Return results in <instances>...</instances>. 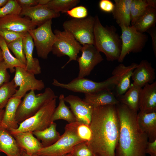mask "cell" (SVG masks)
Instances as JSON below:
<instances>
[{
	"label": "cell",
	"mask_w": 156,
	"mask_h": 156,
	"mask_svg": "<svg viewBox=\"0 0 156 156\" xmlns=\"http://www.w3.org/2000/svg\"><path fill=\"white\" fill-rule=\"evenodd\" d=\"M52 20L28 31L33 39L38 56L44 59L48 58L56 39L52 29Z\"/></svg>",
	"instance_id": "cell-11"
},
{
	"label": "cell",
	"mask_w": 156,
	"mask_h": 156,
	"mask_svg": "<svg viewBox=\"0 0 156 156\" xmlns=\"http://www.w3.org/2000/svg\"><path fill=\"white\" fill-rule=\"evenodd\" d=\"M123 71L121 68H115L112 71L111 77L101 82L94 81L84 77H77L67 83L60 82L54 79L52 84L55 86L84 94L92 93L104 90H111L115 88Z\"/></svg>",
	"instance_id": "cell-4"
},
{
	"label": "cell",
	"mask_w": 156,
	"mask_h": 156,
	"mask_svg": "<svg viewBox=\"0 0 156 156\" xmlns=\"http://www.w3.org/2000/svg\"><path fill=\"white\" fill-rule=\"evenodd\" d=\"M23 43L26 61V70L34 75L41 73V68L39 61L37 58L33 57L34 44L32 37L28 32L23 37Z\"/></svg>",
	"instance_id": "cell-20"
},
{
	"label": "cell",
	"mask_w": 156,
	"mask_h": 156,
	"mask_svg": "<svg viewBox=\"0 0 156 156\" xmlns=\"http://www.w3.org/2000/svg\"><path fill=\"white\" fill-rule=\"evenodd\" d=\"M84 94L83 101L93 107L116 105L120 103L115 94L110 90H104L92 93Z\"/></svg>",
	"instance_id": "cell-24"
},
{
	"label": "cell",
	"mask_w": 156,
	"mask_h": 156,
	"mask_svg": "<svg viewBox=\"0 0 156 156\" xmlns=\"http://www.w3.org/2000/svg\"><path fill=\"white\" fill-rule=\"evenodd\" d=\"M95 22V17L89 16L84 18L66 21L63 26L64 30L70 34L80 44L94 45Z\"/></svg>",
	"instance_id": "cell-8"
},
{
	"label": "cell",
	"mask_w": 156,
	"mask_h": 156,
	"mask_svg": "<svg viewBox=\"0 0 156 156\" xmlns=\"http://www.w3.org/2000/svg\"><path fill=\"white\" fill-rule=\"evenodd\" d=\"M77 122L76 130L78 136L84 142H89L91 140L92 135V131L89 125Z\"/></svg>",
	"instance_id": "cell-37"
},
{
	"label": "cell",
	"mask_w": 156,
	"mask_h": 156,
	"mask_svg": "<svg viewBox=\"0 0 156 156\" xmlns=\"http://www.w3.org/2000/svg\"><path fill=\"white\" fill-rule=\"evenodd\" d=\"M148 6L147 0H132L130 6L131 24L133 26Z\"/></svg>",
	"instance_id": "cell-34"
},
{
	"label": "cell",
	"mask_w": 156,
	"mask_h": 156,
	"mask_svg": "<svg viewBox=\"0 0 156 156\" xmlns=\"http://www.w3.org/2000/svg\"><path fill=\"white\" fill-rule=\"evenodd\" d=\"M50 0H37L38 5H47Z\"/></svg>",
	"instance_id": "cell-47"
},
{
	"label": "cell",
	"mask_w": 156,
	"mask_h": 156,
	"mask_svg": "<svg viewBox=\"0 0 156 156\" xmlns=\"http://www.w3.org/2000/svg\"><path fill=\"white\" fill-rule=\"evenodd\" d=\"M54 33L56 36L51 52L57 57L65 55L69 58L67 62L62 67L64 68L70 62L76 61L78 54L81 51L82 46L69 33L56 29Z\"/></svg>",
	"instance_id": "cell-9"
},
{
	"label": "cell",
	"mask_w": 156,
	"mask_h": 156,
	"mask_svg": "<svg viewBox=\"0 0 156 156\" xmlns=\"http://www.w3.org/2000/svg\"><path fill=\"white\" fill-rule=\"evenodd\" d=\"M23 97L16 115V120L18 124L33 116L45 104L57 96L50 88L48 87L43 93L37 94L34 90H31Z\"/></svg>",
	"instance_id": "cell-5"
},
{
	"label": "cell",
	"mask_w": 156,
	"mask_h": 156,
	"mask_svg": "<svg viewBox=\"0 0 156 156\" xmlns=\"http://www.w3.org/2000/svg\"><path fill=\"white\" fill-rule=\"evenodd\" d=\"M20 15L29 17L33 23L38 27L50 19L59 17L60 14L49 9L45 5H37L22 8Z\"/></svg>",
	"instance_id": "cell-15"
},
{
	"label": "cell",
	"mask_w": 156,
	"mask_h": 156,
	"mask_svg": "<svg viewBox=\"0 0 156 156\" xmlns=\"http://www.w3.org/2000/svg\"><path fill=\"white\" fill-rule=\"evenodd\" d=\"M76 121L67 124L64 133L52 145L42 148L36 155L39 156H64L71 153L77 144L84 142L78 136L76 132Z\"/></svg>",
	"instance_id": "cell-6"
},
{
	"label": "cell",
	"mask_w": 156,
	"mask_h": 156,
	"mask_svg": "<svg viewBox=\"0 0 156 156\" xmlns=\"http://www.w3.org/2000/svg\"><path fill=\"white\" fill-rule=\"evenodd\" d=\"M137 121L140 130L147 136L148 142L156 140V112L137 113Z\"/></svg>",
	"instance_id": "cell-21"
},
{
	"label": "cell",
	"mask_w": 156,
	"mask_h": 156,
	"mask_svg": "<svg viewBox=\"0 0 156 156\" xmlns=\"http://www.w3.org/2000/svg\"><path fill=\"white\" fill-rule=\"evenodd\" d=\"M3 61L1 50L0 47V62Z\"/></svg>",
	"instance_id": "cell-50"
},
{
	"label": "cell",
	"mask_w": 156,
	"mask_h": 156,
	"mask_svg": "<svg viewBox=\"0 0 156 156\" xmlns=\"http://www.w3.org/2000/svg\"><path fill=\"white\" fill-rule=\"evenodd\" d=\"M8 0H0V8L4 5Z\"/></svg>",
	"instance_id": "cell-49"
},
{
	"label": "cell",
	"mask_w": 156,
	"mask_h": 156,
	"mask_svg": "<svg viewBox=\"0 0 156 156\" xmlns=\"http://www.w3.org/2000/svg\"><path fill=\"white\" fill-rule=\"evenodd\" d=\"M36 27L30 19L20 15L11 14L0 18V29L26 33Z\"/></svg>",
	"instance_id": "cell-16"
},
{
	"label": "cell",
	"mask_w": 156,
	"mask_h": 156,
	"mask_svg": "<svg viewBox=\"0 0 156 156\" xmlns=\"http://www.w3.org/2000/svg\"><path fill=\"white\" fill-rule=\"evenodd\" d=\"M64 100L70 105L76 122L89 125L92 118L93 107L77 96L69 95L65 97Z\"/></svg>",
	"instance_id": "cell-14"
},
{
	"label": "cell",
	"mask_w": 156,
	"mask_h": 156,
	"mask_svg": "<svg viewBox=\"0 0 156 156\" xmlns=\"http://www.w3.org/2000/svg\"><path fill=\"white\" fill-rule=\"evenodd\" d=\"M11 133L19 146L31 156L36 155L43 148L41 142L34 136L32 132H20Z\"/></svg>",
	"instance_id": "cell-19"
},
{
	"label": "cell",
	"mask_w": 156,
	"mask_h": 156,
	"mask_svg": "<svg viewBox=\"0 0 156 156\" xmlns=\"http://www.w3.org/2000/svg\"><path fill=\"white\" fill-rule=\"evenodd\" d=\"M99 5L102 11L107 13H112L114 7V4L109 0H101Z\"/></svg>",
	"instance_id": "cell-42"
},
{
	"label": "cell",
	"mask_w": 156,
	"mask_h": 156,
	"mask_svg": "<svg viewBox=\"0 0 156 156\" xmlns=\"http://www.w3.org/2000/svg\"><path fill=\"white\" fill-rule=\"evenodd\" d=\"M0 156H1V155H0Z\"/></svg>",
	"instance_id": "cell-53"
},
{
	"label": "cell",
	"mask_w": 156,
	"mask_h": 156,
	"mask_svg": "<svg viewBox=\"0 0 156 156\" xmlns=\"http://www.w3.org/2000/svg\"><path fill=\"white\" fill-rule=\"evenodd\" d=\"M23 150L8 130L0 127V152L7 156H22Z\"/></svg>",
	"instance_id": "cell-22"
},
{
	"label": "cell",
	"mask_w": 156,
	"mask_h": 156,
	"mask_svg": "<svg viewBox=\"0 0 156 156\" xmlns=\"http://www.w3.org/2000/svg\"><path fill=\"white\" fill-rule=\"evenodd\" d=\"M56 124L53 122L43 130L33 132L37 139L41 141L43 148L52 145L60 138L61 135L56 130Z\"/></svg>",
	"instance_id": "cell-27"
},
{
	"label": "cell",
	"mask_w": 156,
	"mask_h": 156,
	"mask_svg": "<svg viewBox=\"0 0 156 156\" xmlns=\"http://www.w3.org/2000/svg\"><path fill=\"white\" fill-rule=\"evenodd\" d=\"M25 33L4 29H0V36L4 39L7 44L17 39L23 38Z\"/></svg>",
	"instance_id": "cell-39"
},
{
	"label": "cell",
	"mask_w": 156,
	"mask_h": 156,
	"mask_svg": "<svg viewBox=\"0 0 156 156\" xmlns=\"http://www.w3.org/2000/svg\"><path fill=\"white\" fill-rule=\"evenodd\" d=\"M4 62H0V87L5 83L10 81V75Z\"/></svg>",
	"instance_id": "cell-41"
},
{
	"label": "cell",
	"mask_w": 156,
	"mask_h": 156,
	"mask_svg": "<svg viewBox=\"0 0 156 156\" xmlns=\"http://www.w3.org/2000/svg\"><path fill=\"white\" fill-rule=\"evenodd\" d=\"M80 1L79 0H50L44 5L47 8L57 12L65 13L67 11L75 7Z\"/></svg>",
	"instance_id": "cell-32"
},
{
	"label": "cell",
	"mask_w": 156,
	"mask_h": 156,
	"mask_svg": "<svg viewBox=\"0 0 156 156\" xmlns=\"http://www.w3.org/2000/svg\"><path fill=\"white\" fill-rule=\"evenodd\" d=\"M81 51V55L78 57L77 60L79 65L78 78L88 76L94 67L103 60L100 52L93 45H83Z\"/></svg>",
	"instance_id": "cell-13"
},
{
	"label": "cell",
	"mask_w": 156,
	"mask_h": 156,
	"mask_svg": "<svg viewBox=\"0 0 156 156\" xmlns=\"http://www.w3.org/2000/svg\"><path fill=\"white\" fill-rule=\"evenodd\" d=\"M132 0H114L112 12L114 18L120 27L130 26V6Z\"/></svg>",
	"instance_id": "cell-25"
},
{
	"label": "cell",
	"mask_w": 156,
	"mask_h": 156,
	"mask_svg": "<svg viewBox=\"0 0 156 156\" xmlns=\"http://www.w3.org/2000/svg\"><path fill=\"white\" fill-rule=\"evenodd\" d=\"M21 99L13 96L9 100L4 109L1 126L10 131L17 129L19 126L16 120V115Z\"/></svg>",
	"instance_id": "cell-23"
},
{
	"label": "cell",
	"mask_w": 156,
	"mask_h": 156,
	"mask_svg": "<svg viewBox=\"0 0 156 156\" xmlns=\"http://www.w3.org/2000/svg\"><path fill=\"white\" fill-rule=\"evenodd\" d=\"M146 153L149 154L151 156H156V140L152 142H148Z\"/></svg>",
	"instance_id": "cell-44"
},
{
	"label": "cell",
	"mask_w": 156,
	"mask_h": 156,
	"mask_svg": "<svg viewBox=\"0 0 156 156\" xmlns=\"http://www.w3.org/2000/svg\"><path fill=\"white\" fill-rule=\"evenodd\" d=\"M141 88L131 84L127 91L119 97L120 103L125 105L133 111L137 112L139 110V94Z\"/></svg>",
	"instance_id": "cell-28"
},
{
	"label": "cell",
	"mask_w": 156,
	"mask_h": 156,
	"mask_svg": "<svg viewBox=\"0 0 156 156\" xmlns=\"http://www.w3.org/2000/svg\"><path fill=\"white\" fill-rule=\"evenodd\" d=\"M56 98L45 104L35 114L19 124L18 128L11 133L42 131L53 122L52 116L56 108Z\"/></svg>",
	"instance_id": "cell-7"
},
{
	"label": "cell",
	"mask_w": 156,
	"mask_h": 156,
	"mask_svg": "<svg viewBox=\"0 0 156 156\" xmlns=\"http://www.w3.org/2000/svg\"><path fill=\"white\" fill-rule=\"evenodd\" d=\"M22 156H31V155L27 154L24 151H23Z\"/></svg>",
	"instance_id": "cell-51"
},
{
	"label": "cell",
	"mask_w": 156,
	"mask_h": 156,
	"mask_svg": "<svg viewBox=\"0 0 156 156\" xmlns=\"http://www.w3.org/2000/svg\"><path fill=\"white\" fill-rule=\"evenodd\" d=\"M0 47L2 51L3 61L8 69H9L11 73L15 72L16 67H19L26 68V65L21 62L11 54L7 44L1 36Z\"/></svg>",
	"instance_id": "cell-31"
},
{
	"label": "cell",
	"mask_w": 156,
	"mask_h": 156,
	"mask_svg": "<svg viewBox=\"0 0 156 156\" xmlns=\"http://www.w3.org/2000/svg\"><path fill=\"white\" fill-rule=\"evenodd\" d=\"M156 22V8L148 6L132 26L138 31L144 33L155 27Z\"/></svg>",
	"instance_id": "cell-26"
},
{
	"label": "cell",
	"mask_w": 156,
	"mask_h": 156,
	"mask_svg": "<svg viewBox=\"0 0 156 156\" xmlns=\"http://www.w3.org/2000/svg\"><path fill=\"white\" fill-rule=\"evenodd\" d=\"M94 46L105 55L109 61L118 60L121 49V40L113 25L104 26L97 15L95 16Z\"/></svg>",
	"instance_id": "cell-3"
},
{
	"label": "cell",
	"mask_w": 156,
	"mask_h": 156,
	"mask_svg": "<svg viewBox=\"0 0 156 156\" xmlns=\"http://www.w3.org/2000/svg\"><path fill=\"white\" fill-rule=\"evenodd\" d=\"M17 87L13 79L0 87V109L5 107L9 100L15 93Z\"/></svg>",
	"instance_id": "cell-33"
},
{
	"label": "cell",
	"mask_w": 156,
	"mask_h": 156,
	"mask_svg": "<svg viewBox=\"0 0 156 156\" xmlns=\"http://www.w3.org/2000/svg\"><path fill=\"white\" fill-rule=\"evenodd\" d=\"M21 9L16 0H8L4 5L0 8V18L11 14L20 15Z\"/></svg>",
	"instance_id": "cell-36"
},
{
	"label": "cell",
	"mask_w": 156,
	"mask_h": 156,
	"mask_svg": "<svg viewBox=\"0 0 156 156\" xmlns=\"http://www.w3.org/2000/svg\"><path fill=\"white\" fill-rule=\"evenodd\" d=\"M15 72L13 79L16 85L19 88L13 96L22 99L28 91H40L44 88L43 81L36 79L34 75L27 71L26 68L16 67Z\"/></svg>",
	"instance_id": "cell-12"
},
{
	"label": "cell",
	"mask_w": 156,
	"mask_h": 156,
	"mask_svg": "<svg viewBox=\"0 0 156 156\" xmlns=\"http://www.w3.org/2000/svg\"><path fill=\"white\" fill-rule=\"evenodd\" d=\"M151 36L152 41V46L153 51L156 57V28L155 27H151L146 31Z\"/></svg>",
	"instance_id": "cell-43"
},
{
	"label": "cell",
	"mask_w": 156,
	"mask_h": 156,
	"mask_svg": "<svg viewBox=\"0 0 156 156\" xmlns=\"http://www.w3.org/2000/svg\"><path fill=\"white\" fill-rule=\"evenodd\" d=\"M138 65L135 63H132L130 65L126 66L115 87V95L116 97H119L124 94L129 89L131 84L130 79L133 71Z\"/></svg>",
	"instance_id": "cell-30"
},
{
	"label": "cell",
	"mask_w": 156,
	"mask_h": 156,
	"mask_svg": "<svg viewBox=\"0 0 156 156\" xmlns=\"http://www.w3.org/2000/svg\"><path fill=\"white\" fill-rule=\"evenodd\" d=\"M116 106L120 129L115 156H146L148 139L138 125L137 112L120 103Z\"/></svg>",
	"instance_id": "cell-2"
},
{
	"label": "cell",
	"mask_w": 156,
	"mask_h": 156,
	"mask_svg": "<svg viewBox=\"0 0 156 156\" xmlns=\"http://www.w3.org/2000/svg\"><path fill=\"white\" fill-rule=\"evenodd\" d=\"M31 156H39L37 155H32ZM64 156H72V153H70L69 154H68Z\"/></svg>",
	"instance_id": "cell-52"
},
{
	"label": "cell",
	"mask_w": 156,
	"mask_h": 156,
	"mask_svg": "<svg viewBox=\"0 0 156 156\" xmlns=\"http://www.w3.org/2000/svg\"><path fill=\"white\" fill-rule=\"evenodd\" d=\"M131 78L133 81L132 84L141 88L146 84L155 81V70L150 62L142 60L133 70Z\"/></svg>",
	"instance_id": "cell-17"
},
{
	"label": "cell",
	"mask_w": 156,
	"mask_h": 156,
	"mask_svg": "<svg viewBox=\"0 0 156 156\" xmlns=\"http://www.w3.org/2000/svg\"><path fill=\"white\" fill-rule=\"evenodd\" d=\"M23 38L9 43L7 45L9 49L15 56V57L21 62L26 65V61L23 51Z\"/></svg>",
	"instance_id": "cell-35"
},
{
	"label": "cell",
	"mask_w": 156,
	"mask_h": 156,
	"mask_svg": "<svg viewBox=\"0 0 156 156\" xmlns=\"http://www.w3.org/2000/svg\"><path fill=\"white\" fill-rule=\"evenodd\" d=\"M64 94H60L59 97V103L57 108H55L53 114L52 120L53 122L60 119L67 121L71 123L76 121V118L69 108L66 105Z\"/></svg>",
	"instance_id": "cell-29"
},
{
	"label": "cell",
	"mask_w": 156,
	"mask_h": 156,
	"mask_svg": "<svg viewBox=\"0 0 156 156\" xmlns=\"http://www.w3.org/2000/svg\"><path fill=\"white\" fill-rule=\"evenodd\" d=\"M69 16L75 19H82L87 17L88 11L85 6L80 5L75 7L66 12Z\"/></svg>",
	"instance_id": "cell-40"
},
{
	"label": "cell",
	"mask_w": 156,
	"mask_h": 156,
	"mask_svg": "<svg viewBox=\"0 0 156 156\" xmlns=\"http://www.w3.org/2000/svg\"><path fill=\"white\" fill-rule=\"evenodd\" d=\"M89 126L92 137L86 142L95 156H115L120 129L116 105L93 107Z\"/></svg>",
	"instance_id": "cell-1"
},
{
	"label": "cell",
	"mask_w": 156,
	"mask_h": 156,
	"mask_svg": "<svg viewBox=\"0 0 156 156\" xmlns=\"http://www.w3.org/2000/svg\"><path fill=\"white\" fill-rule=\"evenodd\" d=\"M16 1L21 8L38 5L37 0H16Z\"/></svg>",
	"instance_id": "cell-45"
},
{
	"label": "cell",
	"mask_w": 156,
	"mask_h": 156,
	"mask_svg": "<svg viewBox=\"0 0 156 156\" xmlns=\"http://www.w3.org/2000/svg\"><path fill=\"white\" fill-rule=\"evenodd\" d=\"M71 153L72 156H95L86 142L76 145Z\"/></svg>",
	"instance_id": "cell-38"
},
{
	"label": "cell",
	"mask_w": 156,
	"mask_h": 156,
	"mask_svg": "<svg viewBox=\"0 0 156 156\" xmlns=\"http://www.w3.org/2000/svg\"><path fill=\"white\" fill-rule=\"evenodd\" d=\"M139 108L146 113L156 112V82L145 85L140 90Z\"/></svg>",
	"instance_id": "cell-18"
},
{
	"label": "cell",
	"mask_w": 156,
	"mask_h": 156,
	"mask_svg": "<svg viewBox=\"0 0 156 156\" xmlns=\"http://www.w3.org/2000/svg\"><path fill=\"white\" fill-rule=\"evenodd\" d=\"M148 6L156 8V1L155 0H147Z\"/></svg>",
	"instance_id": "cell-46"
},
{
	"label": "cell",
	"mask_w": 156,
	"mask_h": 156,
	"mask_svg": "<svg viewBox=\"0 0 156 156\" xmlns=\"http://www.w3.org/2000/svg\"><path fill=\"white\" fill-rule=\"evenodd\" d=\"M4 109H0V127L1 126V123L4 113Z\"/></svg>",
	"instance_id": "cell-48"
},
{
	"label": "cell",
	"mask_w": 156,
	"mask_h": 156,
	"mask_svg": "<svg viewBox=\"0 0 156 156\" xmlns=\"http://www.w3.org/2000/svg\"><path fill=\"white\" fill-rule=\"evenodd\" d=\"M122 42L121 51L118 61L123 62L126 56L130 53L141 52L148 40L147 35L137 31L132 26H120Z\"/></svg>",
	"instance_id": "cell-10"
}]
</instances>
